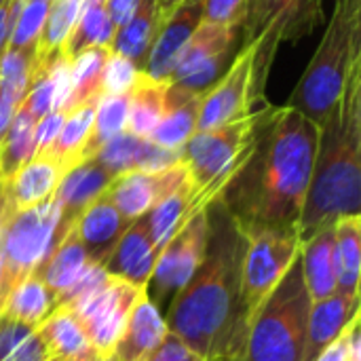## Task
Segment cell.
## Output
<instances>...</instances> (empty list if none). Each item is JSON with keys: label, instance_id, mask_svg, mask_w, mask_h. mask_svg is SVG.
I'll return each mask as SVG.
<instances>
[{"label": "cell", "instance_id": "44", "mask_svg": "<svg viewBox=\"0 0 361 361\" xmlns=\"http://www.w3.org/2000/svg\"><path fill=\"white\" fill-rule=\"evenodd\" d=\"M142 0H108L106 8H108V15L112 19V25H114V34L131 19V15L137 11Z\"/></svg>", "mask_w": 361, "mask_h": 361}, {"label": "cell", "instance_id": "16", "mask_svg": "<svg viewBox=\"0 0 361 361\" xmlns=\"http://www.w3.org/2000/svg\"><path fill=\"white\" fill-rule=\"evenodd\" d=\"M112 180L114 176L104 169L95 159H89L63 173L53 195L59 205V224L55 233L57 243L70 233L76 218L110 186Z\"/></svg>", "mask_w": 361, "mask_h": 361}, {"label": "cell", "instance_id": "17", "mask_svg": "<svg viewBox=\"0 0 361 361\" xmlns=\"http://www.w3.org/2000/svg\"><path fill=\"white\" fill-rule=\"evenodd\" d=\"M114 178L129 171H161L180 163V152L167 150L150 142L148 137L131 135L123 131L108 140L93 157Z\"/></svg>", "mask_w": 361, "mask_h": 361}, {"label": "cell", "instance_id": "13", "mask_svg": "<svg viewBox=\"0 0 361 361\" xmlns=\"http://www.w3.org/2000/svg\"><path fill=\"white\" fill-rule=\"evenodd\" d=\"M254 61H256V47L245 44L235 55L222 78L201 95L199 104V131H212L231 123H237L260 110L254 106L252 99V85H254Z\"/></svg>", "mask_w": 361, "mask_h": 361}, {"label": "cell", "instance_id": "15", "mask_svg": "<svg viewBox=\"0 0 361 361\" xmlns=\"http://www.w3.org/2000/svg\"><path fill=\"white\" fill-rule=\"evenodd\" d=\"M201 21H203V0H186L167 19H163L142 74L154 80H169L182 49L190 40L195 30L201 25Z\"/></svg>", "mask_w": 361, "mask_h": 361}, {"label": "cell", "instance_id": "4", "mask_svg": "<svg viewBox=\"0 0 361 361\" xmlns=\"http://www.w3.org/2000/svg\"><path fill=\"white\" fill-rule=\"evenodd\" d=\"M361 70V0H334L328 27L286 106L317 127Z\"/></svg>", "mask_w": 361, "mask_h": 361}, {"label": "cell", "instance_id": "38", "mask_svg": "<svg viewBox=\"0 0 361 361\" xmlns=\"http://www.w3.org/2000/svg\"><path fill=\"white\" fill-rule=\"evenodd\" d=\"M51 0H25L21 13L17 15V21L13 25L8 47L11 51H36L38 38L49 13Z\"/></svg>", "mask_w": 361, "mask_h": 361}, {"label": "cell", "instance_id": "28", "mask_svg": "<svg viewBox=\"0 0 361 361\" xmlns=\"http://www.w3.org/2000/svg\"><path fill=\"white\" fill-rule=\"evenodd\" d=\"M334 271L336 294L360 296L361 216H347L334 222Z\"/></svg>", "mask_w": 361, "mask_h": 361}, {"label": "cell", "instance_id": "49", "mask_svg": "<svg viewBox=\"0 0 361 361\" xmlns=\"http://www.w3.org/2000/svg\"><path fill=\"white\" fill-rule=\"evenodd\" d=\"M6 2H8V0H0V8H2V6H4Z\"/></svg>", "mask_w": 361, "mask_h": 361}, {"label": "cell", "instance_id": "26", "mask_svg": "<svg viewBox=\"0 0 361 361\" xmlns=\"http://www.w3.org/2000/svg\"><path fill=\"white\" fill-rule=\"evenodd\" d=\"M199 104H201V95L184 93V91L171 87V82H169L167 97H165V114L148 140L161 148L180 152L184 148V144L197 133Z\"/></svg>", "mask_w": 361, "mask_h": 361}, {"label": "cell", "instance_id": "47", "mask_svg": "<svg viewBox=\"0 0 361 361\" xmlns=\"http://www.w3.org/2000/svg\"><path fill=\"white\" fill-rule=\"evenodd\" d=\"M8 216V203H6V188H4V180L0 178V226L4 224Z\"/></svg>", "mask_w": 361, "mask_h": 361}, {"label": "cell", "instance_id": "8", "mask_svg": "<svg viewBox=\"0 0 361 361\" xmlns=\"http://www.w3.org/2000/svg\"><path fill=\"white\" fill-rule=\"evenodd\" d=\"M142 294V288H135L106 273L104 267L93 264L63 307L76 315L95 353L99 357H112L129 313Z\"/></svg>", "mask_w": 361, "mask_h": 361}, {"label": "cell", "instance_id": "9", "mask_svg": "<svg viewBox=\"0 0 361 361\" xmlns=\"http://www.w3.org/2000/svg\"><path fill=\"white\" fill-rule=\"evenodd\" d=\"M57 224L59 205L55 197L6 216L0 226V311L11 290L36 273L57 245Z\"/></svg>", "mask_w": 361, "mask_h": 361}, {"label": "cell", "instance_id": "42", "mask_svg": "<svg viewBox=\"0 0 361 361\" xmlns=\"http://www.w3.org/2000/svg\"><path fill=\"white\" fill-rule=\"evenodd\" d=\"M66 112L61 110H53L49 114H44L42 118L36 121V129H34V157H42L51 150L53 142L59 135V129L63 125Z\"/></svg>", "mask_w": 361, "mask_h": 361}, {"label": "cell", "instance_id": "18", "mask_svg": "<svg viewBox=\"0 0 361 361\" xmlns=\"http://www.w3.org/2000/svg\"><path fill=\"white\" fill-rule=\"evenodd\" d=\"M131 222H127L118 209L114 207V203L108 199L106 190L76 218L72 231L76 233L78 241L82 243L89 260L93 264L104 267L106 260L110 258L112 250L116 247L118 239L125 235L127 226Z\"/></svg>", "mask_w": 361, "mask_h": 361}, {"label": "cell", "instance_id": "32", "mask_svg": "<svg viewBox=\"0 0 361 361\" xmlns=\"http://www.w3.org/2000/svg\"><path fill=\"white\" fill-rule=\"evenodd\" d=\"M114 40V25L108 8L99 0H85L82 13L61 47V55L72 61L89 49H110Z\"/></svg>", "mask_w": 361, "mask_h": 361}, {"label": "cell", "instance_id": "41", "mask_svg": "<svg viewBox=\"0 0 361 361\" xmlns=\"http://www.w3.org/2000/svg\"><path fill=\"white\" fill-rule=\"evenodd\" d=\"M315 361H361V334L360 319L349 326Z\"/></svg>", "mask_w": 361, "mask_h": 361}, {"label": "cell", "instance_id": "39", "mask_svg": "<svg viewBox=\"0 0 361 361\" xmlns=\"http://www.w3.org/2000/svg\"><path fill=\"white\" fill-rule=\"evenodd\" d=\"M140 74L142 72L137 70V66L133 61L110 51L108 59L104 63L102 82H99L102 95H125V93H129Z\"/></svg>", "mask_w": 361, "mask_h": 361}, {"label": "cell", "instance_id": "23", "mask_svg": "<svg viewBox=\"0 0 361 361\" xmlns=\"http://www.w3.org/2000/svg\"><path fill=\"white\" fill-rule=\"evenodd\" d=\"M63 178L61 167L49 157H32L4 180L8 214L27 209L51 199Z\"/></svg>", "mask_w": 361, "mask_h": 361}, {"label": "cell", "instance_id": "27", "mask_svg": "<svg viewBox=\"0 0 361 361\" xmlns=\"http://www.w3.org/2000/svg\"><path fill=\"white\" fill-rule=\"evenodd\" d=\"M95 106L97 102H91V104H82L66 112L57 140L53 142L51 150L42 154V157L53 159L61 167L63 173L87 161V146H89V137L93 131V121H95Z\"/></svg>", "mask_w": 361, "mask_h": 361}, {"label": "cell", "instance_id": "5", "mask_svg": "<svg viewBox=\"0 0 361 361\" xmlns=\"http://www.w3.org/2000/svg\"><path fill=\"white\" fill-rule=\"evenodd\" d=\"M311 305L298 256L254 315L237 361H305Z\"/></svg>", "mask_w": 361, "mask_h": 361}, {"label": "cell", "instance_id": "22", "mask_svg": "<svg viewBox=\"0 0 361 361\" xmlns=\"http://www.w3.org/2000/svg\"><path fill=\"white\" fill-rule=\"evenodd\" d=\"M165 317L148 300L146 292L135 300L127 326L114 347V361H146L167 336Z\"/></svg>", "mask_w": 361, "mask_h": 361}, {"label": "cell", "instance_id": "21", "mask_svg": "<svg viewBox=\"0 0 361 361\" xmlns=\"http://www.w3.org/2000/svg\"><path fill=\"white\" fill-rule=\"evenodd\" d=\"M93 262L89 260L76 233L70 228V233L51 250V254L34 275H38L44 281V286L53 292L61 307L70 300V296L87 277Z\"/></svg>", "mask_w": 361, "mask_h": 361}, {"label": "cell", "instance_id": "3", "mask_svg": "<svg viewBox=\"0 0 361 361\" xmlns=\"http://www.w3.org/2000/svg\"><path fill=\"white\" fill-rule=\"evenodd\" d=\"M347 216H361V70L319 125L313 173L298 222L300 243Z\"/></svg>", "mask_w": 361, "mask_h": 361}, {"label": "cell", "instance_id": "35", "mask_svg": "<svg viewBox=\"0 0 361 361\" xmlns=\"http://www.w3.org/2000/svg\"><path fill=\"white\" fill-rule=\"evenodd\" d=\"M82 6H85V0H51L40 38H38V47H36L38 61L61 51L63 42L68 40L70 32L74 30L82 13Z\"/></svg>", "mask_w": 361, "mask_h": 361}, {"label": "cell", "instance_id": "2", "mask_svg": "<svg viewBox=\"0 0 361 361\" xmlns=\"http://www.w3.org/2000/svg\"><path fill=\"white\" fill-rule=\"evenodd\" d=\"M205 216L203 260L173 298L165 324L205 361H237L250 328L241 296L247 237L220 199L207 205Z\"/></svg>", "mask_w": 361, "mask_h": 361}, {"label": "cell", "instance_id": "36", "mask_svg": "<svg viewBox=\"0 0 361 361\" xmlns=\"http://www.w3.org/2000/svg\"><path fill=\"white\" fill-rule=\"evenodd\" d=\"M129 118V93L125 95H102L95 106L93 131L87 146V161L95 157V152L114 135L127 131Z\"/></svg>", "mask_w": 361, "mask_h": 361}, {"label": "cell", "instance_id": "29", "mask_svg": "<svg viewBox=\"0 0 361 361\" xmlns=\"http://www.w3.org/2000/svg\"><path fill=\"white\" fill-rule=\"evenodd\" d=\"M159 27H161V15L157 11L154 0H142L137 11L131 15V19L114 34L110 51L127 57L142 72Z\"/></svg>", "mask_w": 361, "mask_h": 361}, {"label": "cell", "instance_id": "14", "mask_svg": "<svg viewBox=\"0 0 361 361\" xmlns=\"http://www.w3.org/2000/svg\"><path fill=\"white\" fill-rule=\"evenodd\" d=\"M186 180L188 171L182 163H176L161 171H129L116 176L106 188V195L114 203L118 214L127 222H133L154 209Z\"/></svg>", "mask_w": 361, "mask_h": 361}, {"label": "cell", "instance_id": "19", "mask_svg": "<svg viewBox=\"0 0 361 361\" xmlns=\"http://www.w3.org/2000/svg\"><path fill=\"white\" fill-rule=\"evenodd\" d=\"M157 258H159V252L154 250L150 228H148V216L144 214L142 218L133 220L127 226L125 235L118 239L104 269L106 273L144 290L152 275Z\"/></svg>", "mask_w": 361, "mask_h": 361}, {"label": "cell", "instance_id": "37", "mask_svg": "<svg viewBox=\"0 0 361 361\" xmlns=\"http://www.w3.org/2000/svg\"><path fill=\"white\" fill-rule=\"evenodd\" d=\"M0 361H49L36 328L0 315Z\"/></svg>", "mask_w": 361, "mask_h": 361}, {"label": "cell", "instance_id": "25", "mask_svg": "<svg viewBox=\"0 0 361 361\" xmlns=\"http://www.w3.org/2000/svg\"><path fill=\"white\" fill-rule=\"evenodd\" d=\"M300 267L311 302H319L336 294L334 224L322 226L300 245Z\"/></svg>", "mask_w": 361, "mask_h": 361}, {"label": "cell", "instance_id": "30", "mask_svg": "<svg viewBox=\"0 0 361 361\" xmlns=\"http://www.w3.org/2000/svg\"><path fill=\"white\" fill-rule=\"evenodd\" d=\"M57 307L59 302L53 296V292L44 286V281L38 275L32 273L11 290V294L2 305L0 315L38 328Z\"/></svg>", "mask_w": 361, "mask_h": 361}, {"label": "cell", "instance_id": "46", "mask_svg": "<svg viewBox=\"0 0 361 361\" xmlns=\"http://www.w3.org/2000/svg\"><path fill=\"white\" fill-rule=\"evenodd\" d=\"M184 2H186V0H154L157 11H159V15H161V21L167 19V17H169L176 8H180Z\"/></svg>", "mask_w": 361, "mask_h": 361}, {"label": "cell", "instance_id": "1", "mask_svg": "<svg viewBox=\"0 0 361 361\" xmlns=\"http://www.w3.org/2000/svg\"><path fill=\"white\" fill-rule=\"evenodd\" d=\"M317 137L319 127L290 106L267 104L260 110L250 152L218 197L245 237L298 228Z\"/></svg>", "mask_w": 361, "mask_h": 361}, {"label": "cell", "instance_id": "10", "mask_svg": "<svg viewBox=\"0 0 361 361\" xmlns=\"http://www.w3.org/2000/svg\"><path fill=\"white\" fill-rule=\"evenodd\" d=\"M300 245L298 228H269L247 235L241 277V296L247 324H252L258 309L279 286L292 262L300 256Z\"/></svg>", "mask_w": 361, "mask_h": 361}, {"label": "cell", "instance_id": "48", "mask_svg": "<svg viewBox=\"0 0 361 361\" xmlns=\"http://www.w3.org/2000/svg\"><path fill=\"white\" fill-rule=\"evenodd\" d=\"M91 361H114L112 357H95V360H91Z\"/></svg>", "mask_w": 361, "mask_h": 361}, {"label": "cell", "instance_id": "34", "mask_svg": "<svg viewBox=\"0 0 361 361\" xmlns=\"http://www.w3.org/2000/svg\"><path fill=\"white\" fill-rule=\"evenodd\" d=\"M36 118L19 104L2 142H0V178H11L21 165L34 157Z\"/></svg>", "mask_w": 361, "mask_h": 361}, {"label": "cell", "instance_id": "24", "mask_svg": "<svg viewBox=\"0 0 361 361\" xmlns=\"http://www.w3.org/2000/svg\"><path fill=\"white\" fill-rule=\"evenodd\" d=\"M49 361H91L99 357L80 322L68 307H57L38 328Z\"/></svg>", "mask_w": 361, "mask_h": 361}, {"label": "cell", "instance_id": "7", "mask_svg": "<svg viewBox=\"0 0 361 361\" xmlns=\"http://www.w3.org/2000/svg\"><path fill=\"white\" fill-rule=\"evenodd\" d=\"M260 110H254L237 123L212 131H199L180 150V163L188 171L199 212L220 197L245 161Z\"/></svg>", "mask_w": 361, "mask_h": 361}, {"label": "cell", "instance_id": "40", "mask_svg": "<svg viewBox=\"0 0 361 361\" xmlns=\"http://www.w3.org/2000/svg\"><path fill=\"white\" fill-rule=\"evenodd\" d=\"M247 11V0H203V23L241 27Z\"/></svg>", "mask_w": 361, "mask_h": 361}, {"label": "cell", "instance_id": "11", "mask_svg": "<svg viewBox=\"0 0 361 361\" xmlns=\"http://www.w3.org/2000/svg\"><path fill=\"white\" fill-rule=\"evenodd\" d=\"M205 209L195 214L184 224V228L178 231L176 237L161 250L152 275L144 288L148 300L159 309L163 317L167 315L173 298L190 281V277L195 275V271L203 260L205 239H207Z\"/></svg>", "mask_w": 361, "mask_h": 361}, {"label": "cell", "instance_id": "31", "mask_svg": "<svg viewBox=\"0 0 361 361\" xmlns=\"http://www.w3.org/2000/svg\"><path fill=\"white\" fill-rule=\"evenodd\" d=\"M169 80H154L146 74H140L135 85L129 91V118L127 131L137 137H150L154 127L165 114Z\"/></svg>", "mask_w": 361, "mask_h": 361}, {"label": "cell", "instance_id": "20", "mask_svg": "<svg viewBox=\"0 0 361 361\" xmlns=\"http://www.w3.org/2000/svg\"><path fill=\"white\" fill-rule=\"evenodd\" d=\"M361 315V296L334 294L326 300L313 302L309 313L305 361H315L341 334L349 330Z\"/></svg>", "mask_w": 361, "mask_h": 361}, {"label": "cell", "instance_id": "6", "mask_svg": "<svg viewBox=\"0 0 361 361\" xmlns=\"http://www.w3.org/2000/svg\"><path fill=\"white\" fill-rule=\"evenodd\" d=\"M324 19V0H247L243 47H256L252 99L267 106V80L281 42H296Z\"/></svg>", "mask_w": 361, "mask_h": 361}, {"label": "cell", "instance_id": "43", "mask_svg": "<svg viewBox=\"0 0 361 361\" xmlns=\"http://www.w3.org/2000/svg\"><path fill=\"white\" fill-rule=\"evenodd\" d=\"M146 361H205L199 357L180 336H176L173 332H167V336L163 338V343L159 345V349L148 357Z\"/></svg>", "mask_w": 361, "mask_h": 361}, {"label": "cell", "instance_id": "33", "mask_svg": "<svg viewBox=\"0 0 361 361\" xmlns=\"http://www.w3.org/2000/svg\"><path fill=\"white\" fill-rule=\"evenodd\" d=\"M108 53L110 49H89L70 61L72 87H70V97H68L63 112H70L82 104L97 102L102 97L99 82H102V72H104Z\"/></svg>", "mask_w": 361, "mask_h": 361}, {"label": "cell", "instance_id": "12", "mask_svg": "<svg viewBox=\"0 0 361 361\" xmlns=\"http://www.w3.org/2000/svg\"><path fill=\"white\" fill-rule=\"evenodd\" d=\"M239 30L241 27H224L201 21L173 66L169 78L171 87L190 95H203L212 89L228 68L226 63L235 49Z\"/></svg>", "mask_w": 361, "mask_h": 361}, {"label": "cell", "instance_id": "45", "mask_svg": "<svg viewBox=\"0 0 361 361\" xmlns=\"http://www.w3.org/2000/svg\"><path fill=\"white\" fill-rule=\"evenodd\" d=\"M17 108H19V102L13 99L8 93L0 91V142L4 137V133H6V129H8V125H11V121H13V116L17 112Z\"/></svg>", "mask_w": 361, "mask_h": 361}]
</instances>
